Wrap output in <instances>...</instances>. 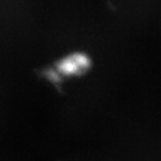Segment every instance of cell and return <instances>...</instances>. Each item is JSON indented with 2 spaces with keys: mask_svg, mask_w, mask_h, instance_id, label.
Returning a JSON list of instances; mask_svg holds the SVG:
<instances>
[{
  "mask_svg": "<svg viewBox=\"0 0 161 161\" xmlns=\"http://www.w3.org/2000/svg\"><path fill=\"white\" fill-rule=\"evenodd\" d=\"M91 67V60L85 54H74L58 62V70L66 75H79Z\"/></svg>",
  "mask_w": 161,
  "mask_h": 161,
  "instance_id": "6da1fadb",
  "label": "cell"
}]
</instances>
